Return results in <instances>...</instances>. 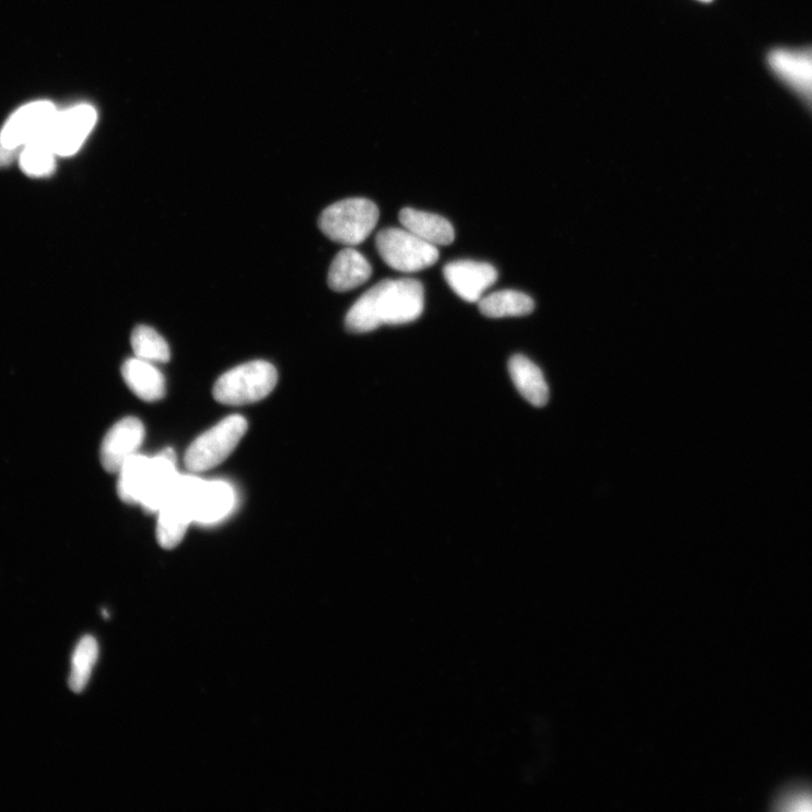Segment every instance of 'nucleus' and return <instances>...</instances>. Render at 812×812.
Segmentation results:
<instances>
[{"label":"nucleus","instance_id":"nucleus-1","mask_svg":"<svg viewBox=\"0 0 812 812\" xmlns=\"http://www.w3.org/2000/svg\"><path fill=\"white\" fill-rule=\"evenodd\" d=\"M425 308V291L414 279H385L352 305L345 328L352 333H367L381 326L414 322Z\"/></svg>","mask_w":812,"mask_h":812},{"label":"nucleus","instance_id":"nucleus-2","mask_svg":"<svg viewBox=\"0 0 812 812\" xmlns=\"http://www.w3.org/2000/svg\"><path fill=\"white\" fill-rule=\"evenodd\" d=\"M378 220L379 210L373 201L365 198H349L325 209L319 226L331 240L355 246L368 238Z\"/></svg>","mask_w":812,"mask_h":812},{"label":"nucleus","instance_id":"nucleus-3","mask_svg":"<svg viewBox=\"0 0 812 812\" xmlns=\"http://www.w3.org/2000/svg\"><path fill=\"white\" fill-rule=\"evenodd\" d=\"M278 381L273 365L263 361L250 362L225 373L215 384L214 398L226 405H246L266 399Z\"/></svg>","mask_w":812,"mask_h":812},{"label":"nucleus","instance_id":"nucleus-4","mask_svg":"<svg viewBox=\"0 0 812 812\" xmlns=\"http://www.w3.org/2000/svg\"><path fill=\"white\" fill-rule=\"evenodd\" d=\"M202 480L180 475L158 510L156 538L165 550L178 546L193 520V507Z\"/></svg>","mask_w":812,"mask_h":812},{"label":"nucleus","instance_id":"nucleus-5","mask_svg":"<svg viewBox=\"0 0 812 812\" xmlns=\"http://www.w3.org/2000/svg\"><path fill=\"white\" fill-rule=\"evenodd\" d=\"M247 432V421L231 415L198 437L187 450L185 463L192 472H203L226 461Z\"/></svg>","mask_w":812,"mask_h":812},{"label":"nucleus","instance_id":"nucleus-6","mask_svg":"<svg viewBox=\"0 0 812 812\" xmlns=\"http://www.w3.org/2000/svg\"><path fill=\"white\" fill-rule=\"evenodd\" d=\"M376 249L383 261L401 272H417L433 267L439 259L437 246L400 228L383 230L376 236Z\"/></svg>","mask_w":812,"mask_h":812},{"label":"nucleus","instance_id":"nucleus-7","mask_svg":"<svg viewBox=\"0 0 812 812\" xmlns=\"http://www.w3.org/2000/svg\"><path fill=\"white\" fill-rule=\"evenodd\" d=\"M770 73L812 114V46L778 47L766 58Z\"/></svg>","mask_w":812,"mask_h":812},{"label":"nucleus","instance_id":"nucleus-8","mask_svg":"<svg viewBox=\"0 0 812 812\" xmlns=\"http://www.w3.org/2000/svg\"><path fill=\"white\" fill-rule=\"evenodd\" d=\"M96 113L90 105H78L58 113L45 134L57 156L75 155L96 123Z\"/></svg>","mask_w":812,"mask_h":812},{"label":"nucleus","instance_id":"nucleus-9","mask_svg":"<svg viewBox=\"0 0 812 812\" xmlns=\"http://www.w3.org/2000/svg\"><path fill=\"white\" fill-rule=\"evenodd\" d=\"M58 111L51 102L39 101L26 104L7 122L0 141L12 150H19L45 136Z\"/></svg>","mask_w":812,"mask_h":812},{"label":"nucleus","instance_id":"nucleus-10","mask_svg":"<svg viewBox=\"0 0 812 812\" xmlns=\"http://www.w3.org/2000/svg\"><path fill=\"white\" fill-rule=\"evenodd\" d=\"M444 276L449 287L469 303H479L483 294L498 279V271L485 262L458 260L444 268Z\"/></svg>","mask_w":812,"mask_h":812},{"label":"nucleus","instance_id":"nucleus-11","mask_svg":"<svg viewBox=\"0 0 812 812\" xmlns=\"http://www.w3.org/2000/svg\"><path fill=\"white\" fill-rule=\"evenodd\" d=\"M145 428L136 417H126L110 429L101 447V462L105 471L119 473L125 462L143 444Z\"/></svg>","mask_w":812,"mask_h":812},{"label":"nucleus","instance_id":"nucleus-12","mask_svg":"<svg viewBox=\"0 0 812 812\" xmlns=\"http://www.w3.org/2000/svg\"><path fill=\"white\" fill-rule=\"evenodd\" d=\"M176 456L166 448L152 458L148 483L140 505L148 513H158L180 474L175 469Z\"/></svg>","mask_w":812,"mask_h":812},{"label":"nucleus","instance_id":"nucleus-13","mask_svg":"<svg viewBox=\"0 0 812 812\" xmlns=\"http://www.w3.org/2000/svg\"><path fill=\"white\" fill-rule=\"evenodd\" d=\"M372 273L368 260L349 246L334 258L329 270L328 284L333 292L345 293L364 285Z\"/></svg>","mask_w":812,"mask_h":812},{"label":"nucleus","instance_id":"nucleus-14","mask_svg":"<svg viewBox=\"0 0 812 812\" xmlns=\"http://www.w3.org/2000/svg\"><path fill=\"white\" fill-rule=\"evenodd\" d=\"M234 502V491L227 483L202 481L196 494L193 520L216 522L232 510Z\"/></svg>","mask_w":812,"mask_h":812},{"label":"nucleus","instance_id":"nucleus-15","mask_svg":"<svg viewBox=\"0 0 812 812\" xmlns=\"http://www.w3.org/2000/svg\"><path fill=\"white\" fill-rule=\"evenodd\" d=\"M509 374L520 396L534 407H544L550 398L542 370L531 361L516 355L509 361Z\"/></svg>","mask_w":812,"mask_h":812},{"label":"nucleus","instance_id":"nucleus-16","mask_svg":"<svg viewBox=\"0 0 812 812\" xmlns=\"http://www.w3.org/2000/svg\"><path fill=\"white\" fill-rule=\"evenodd\" d=\"M122 377L130 390L141 400L156 402L165 396L164 376L152 363L131 358L121 368Z\"/></svg>","mask_w":812,"mask_h":812},{"label":"nucleus","instance_id":"nucleus-17","mask_svg":"<svg viewBox=\"0 0 812 812\" xmlns=\"http://www.w3.org/2000/svg\"><path fill=\"white\" fill-rule=\"evenodd\" d=\"M402 226L419 238L437 245H449L455 239L452 225L444 217L412 208H404L400 213Z\"/></svg>","mask_w":812,"mask_h":812},{"label":"nucleus","instance_id":"nucleus-18","mask_svg":"<svg viewBox=\"0 0 812 812\" xmlns=\"http://www.w3.org/2000/svg\"><path fill=\"white\" fill-rule=\"evenodd\" d=\"M152 458L134 454L119 471L118 493L126 504H140L148 483Z\"/></svg>","mask_w":812,"mask_h":812},{"label":"nucleus","instance_id":"nucleus-19","mask_svg":"<svg viewBox=\"0 0 812 812\" xmlns=\"http://www.w3.org/2000/svg\"><path fill=\"white\" fill-rule=\"evenodd\" d=\"M534 301L528 295L515 291H502L482 297L479 302L480 311L491 319L502 317L523 316L534 310Z\"/></svg>","mask_w":812,"mask_h":812},{"label":"nucleus","instance_id":"nucleus-20","mask_svg":"<svg viewBox=\"0 0 812 812\" xmlns=\"http://www.w3.org/2000/svg\"><path fill=\"white\" fill-rule=\"evenodd\" d=\"M56 157L46 136H43L23 148L20 166L31 178H47L56 169Z\"/></svg>","mask_w":812,"mask_h":812},{"label":"nucleus","instance_id":"nucleus-21","mask_svg":"<svg viewBox=\"0 0 812 812\" xmlns=\"http://www.w3.org/2000/svg\"><path fill=\"white\" fill-rule=\"evenodd\" d=\"M131 346L138 360L149 363H167L170 351L166 340L154 329L137 327L131 334Z\"/></svg>","mask_w":812,"mask_h":812},{"label":"nucleus","instance_id":"nucleus-22","mask_svg":"<svg viewBox=\"0 0 812 812\" xmlns=\"http://www.w3.org/2000/svg\"><path fill=\"white\" fill-rule=\"evenodd\" d=\"M98 658V645L92 635L85 637L78 645L72 660V673L69 676V687L75 693H82L87 686L92 670Z\"/></svg>","mask_w":812,"mask_h":812},{"label":"nucleus","instance_id":"nucleus-23","mask_svg":"<svg viewBox=\"0 0 812 812\" xmlns=\"http://www.w3.org/2000/svg\"><path fill=\"white\" fill-rule=\"evenodd\" d=\"M17 151L7 148L0 141V167L10 166L16 158Z\"/></svg>","mask_w":812,"mask_h":812},{"label":"nucleus","instance_id":"nucleus-24","mask_svg":"<svg viewBox=\"0 0 812 812\" xmlns=\"http://www.w3.org/2000/svg\"><path fill=\"white\" fill-rule=\"evenodd\" d=\"M103 617L105 620H108V619H110V614L107 611H103Z\"/></svg>","mask_w":812,"mask_h":812},{"label":"nucleus","instance_id":"nucleus-25","mask_svg":"<svg viewBox=\"0 0 812 812\" xmlns=\"http://www.w3.org/2000/svg\"><path fill=\"white\" fill-rule=\"evenodd\" d=\"M699 2L708 3V2H713V0H699Z\"/></svg>","mask_w":812,"mask_h":812}]
</instances>
